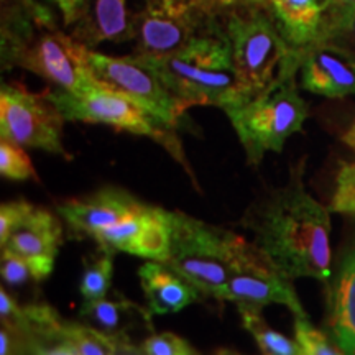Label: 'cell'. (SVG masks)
Listing matches in <instances>:
<instances>
[{
  "mask_svg": "<svg viewBox=\"0 0 355 355\" xmlns=\"http://www.w3.org/2000/svg\"><path fill=\"white\" fill-rule=\"evenodd\" d=\"M114 255V250L99 247L96 254L84 259L81 285H79L84 301H97L107 296L112 285Z\"/></svg>",
  "mask_w": 355,
  "mask_h": 355,
  "instance_id": "cell-22",
  "label": "cell"
},
{
  "mask_svg": "<svg viewBox=\"0 0 355 355\" xmlns=\"http://www.w3.org/2000/svg\"><path fill=\"white\" fill-rule=\"evenodd\" d=\"M193 2L219 20L241 8L270 7L268 0H193Z\"/></svg>",
  "mask_w": 355,
  "mask_h": 355,
  "instance_id": "cell-32",
  "label": "cell"
},
{
  "mask_svg": "<svg viewBox=\"0 0 355 355\" xmlns=\"http://www.w3.org/2000/svg\"><path fill=\"white\" fill-rule=\"evenodd\" d=\"M316 43L332 44L355 55V7H331L313 44Z\"/></svg>",
  "mask_w": 355,
  "mask_h": 355,
  "instance_id": "cell-23",
  "label": "cell"
},
{
  "mask_svg": "<svg viewBox=\"0 0 355 355\" xmlns=\"http://www.w3.org/2000/svg\"><path fill=\"white\" fill-rule=\"evenodd\" d=\"M69 35L89 50L101 43H125L135 40L133 13L127 0H81Z\"/></svg>",
  "mask_w": 355,
  "mask_h": 355,
  "instance_id": "cell-14",
  "label": "cell"
},
{
  "mask_svg": "<svg viewBox=\"0 0 355 355\" xmlns=\"http://www.w3.org/2000/svg\"><path fill=\"white\" fill-rule=\"evenodd\" d=\"M219 301H232L235 304L261 306L278 303L291 309L296 316H306L291 279L279 275L275 268L250 270L234 275L222 291Z\"/></svg>",
  "mask_w": 355,
  "mask_h": 355,
  "instance_id": "cell-15",
  "label": "cell"
},
{
  "mask_svg": "<svg viewBox=\"0 0 355 355\" xmlns=\"http://www.w3.org/2000/svg\"><path fill=\"white\" fill-rule=\"evenodd\" d=\"M171 245V211L146 206L141 229L133 243L132 254L152 261H165Z\"/></svg>",
  "mask_w": 355,
  "mask_h": 355,
  "instance_id": "cell-20",
  "label": "cell"
},
{
  "mask_svg": "<svg viewBox=\"0 0 355 355\" xmlns=\"http://www.w3.org/2000/svg\"><path fill=\"white\" fill-rule=\"evenodd\" d=\"M2 68H21L68 92H83L97 79L87 64V46L56 25L40 0H0Z\"/></svg>",
  "mask_w": 355,
  "mask_h": 355,
  "instance_id": "cell-2",
  "label": "cell"
},
{
  "mask_svg": "<svg viewBox=\"0 0 355 355\" xmlns=\"http://www.w3.org/2000/svg\"><path fill=\"white\" fill-rule=\"evenodd\" d=\"M327 327L347 355H355V239L340 257L327 285Z\"/></svg>",
  "mask_w": 355,
  "mask_h": 355,
  "instance_id": "cell-16",
  "label": "cell"
},
{
  "mask_svg": "<svg viewBox=\"0 0 355 355\" xmlns=\"http://www.w3.org/2000/svg\"><path fill=\"white\" fill-rule=\"evenodd\" d=\"M87 64L97 81L127 96L166 125L178 127L186 110L144 58L133 53L115 58L87 50Z\"/></svg>",
  "mask_w": 355,
  "mask_h": 355,
  "instance_id": "cell-10",
  "label": "cell"
},
{
  "mask_svg": "<svg viewBox=\"0 0 355 355\" xmlns=\"http://www.w3.org/2000/svg\"><path fill=\"white\" fill-rule=\"evenodd\" d=\"M144 60L153 66L184 110L193 105H216L224 110L247 101L224 30L199 38L176 55Z\"/></svg>",
  "mask_w": 355,
  "mask_h": 355,
  "instance_id": "cell-5",
  "label": "cell"
},
{
  "mask_svg": "<svg viewBox=\"0 0 355 355\" xmlns=\"http://www.w3.org/2000/svg\"><path fill=\"white\" fill-rule=\"evenodd\" d=\"M295 336L304 355H347L334 339H329L308 321V316H296Z\"/></svg>",
  "mask_w": 355,
  "mask_h": 355,
  "instance_id": "cell-26",
  "label": "cell"
},
{
  "mask_svg": "<svg viewBox=\"0 0 355 355\" xmlns=\"http://www.w3.org/2000/svg\"><path fill=\"white\" fill-rule=\"evenodd\" d=\"M268 3L286 43L293 50H304L316 42L332 0H268Z\"/></svg>",
  "mask_w": 355,
  "mask_h": 355,
  "instance_id": "cell-19",
  "label": "cell"
},
{
  "mask_svg": "<svg viewBox=\"0 0 355 355\" xmlns=\"http://www.w3.org/2000/svg\"><path fill=\"white\" fill-rule=\"evenodd\" d=\"M33 343L30 337L15 327L2 324L0 329V355H26L32 350Z\"/></svg>",
  "mask_w": 355,
  "mask_h": 355,
  "instance_id": "cell-33",
  "label": "cell"
},
{
  "mask_svg": "<svg viewBox=\"0 0 355 355\" xmlns=\"http://www.w3.org/2000/svg\"><path fill=\"white\" fill-rule=\"evenodd\" d=\"M48 99L56 105L66 121L102 123L117 130L130 132L133 135L150 137L166 148V152L184 168L194 180L183 146L176 135V128L166 125L141 105L128 99L127 96L102 84L86 89L83 92H68L63 89H48ZM196 181V180H194Z\"/></svg>",
  "mask_w": 355,
  "mask_h": 355,
  "instance_id": "cell-6",
  "label": "cell"
},
{
  "mask_svg": "<svg viewBox=\"0 0 355 355\" xmlns=\"http://www.w3.org/2000/svg\"><path fill=\"white\" fill-rule=\"evenodd\" d=\"M139 277L144 290L146 308L152 314H171L198 301L199 293L188 279L163 261H145Z\"/></svg>",
  "mask_w": 355,
  "mask_h": 355,
  "instance_id": "cell-18",
  "label": "cell"
},
{
  "mask_svg": "<svg viewBox=\"0 0 355 355\" xmlns=\"http://www.w3.org/2000/svg\"><path fill=\"white\" fill-rule=\"evenodd\" d=\"M133 55L168 58L186 50L199 38L222 32V20L212 17L193 0H145L133 13Z\"/></svg>",
  "mask_w": 355,
  "mask_h": 355,
  "instance_id": "cell-8",
  "label": "cell"
},
{
  "mask_svg": "<svg viewBox=\"0 0 355 355\" xmlns=\"http://www.w3.org/2000/svg\"><path fill=\"white\" fill-rule=\"evenodd\" d=\"M144 206L125 189L104 188L79 199L58 204V214L63 217L69 234L81 239H94L101 230L110 227L123 216Z\"/></svg>",
  "mask_w": 355,
  "mask_h": 355,
  "instance_id": "cell-12",
  "label": "cell"
},
{
  "mask_svg": "<svg viewBox=\"0 0 355 355\" xmlns=\"http://www.w3.org/2000/svg\"><path fill=\"white\" fill-rule=\"evenodd\" d=\"M301 51V86L314 94L332 97L355 96V55L316 43Z\"/></svg>",
  "mask_w": 355,
  "mask_h": 355,
  "instance_id": "cell-13",
  "label": "cell"
},
{
  "mask_svg": "<svg viewBox=\"0 0 355 355\" xmlns=\"http://www.w3.org/2000/svg\"><path fill=\"white\" fill-rule=\"evenodd\" d=\"M0 173L8 180H37V171L30 162L28 155L25 153L24 146L12 144V141H0Z\"/></svg>",
  "mask_w": 355,
  "mask_h": 355,
  "instance_id": "cell-27",
  "label": "cell"
},
{
  "mask_svg": "<svg viewBox=\"0 0 355 355\" xmlns=\"http://www.w3.org/2000/svg\"><path fill=\"white\" fill-rule=\"evenodd\" d=\"M304 162L293 166L290 180L248 206L242 225L255 247L288 279L316 278L329 285V211L306 191Z\"/></svg>",
  "mask_w": 355,
  "mask_h": 355,
  "instance_id": "cell-1",
  "label": "cell"
},
{
  "mask_svg": "<svg viewBox=\"0 0 355 355\" xmlns=\"http://www.w3.org/2000/svg\"><path fill=\"white\" fill-rule=\"evenodd\" d=\"M33 206L26 201L6 202L0 207V245H3L7 237L21 220L28 216Z\"/></svg>",
  "mask_w": 355,
  "mask_h": 355,
  "instance_id": "cell-31",
  "label": "cell"
},
{
  "mask_svg": "<svg viewBox=\"0 0 355 355\" xmlns=\"http://www.w3.org/2000/svg\"><path fill=\"white\" fill-rule=\"evenodd\" d=\"M66 119L46 94H35L21 84L0 89V135L20 146L71 158L63 145Z\"/></svg>",
  "mask_w": 355,
  "mask_h": 355,
  "instance_id": "cell-9",
  "label": "cell"
},
{
  "mask_svg": "<svg viewBox=\"0 0 355 355\" xmlns=\"http://www.w3.org/2000/svg\"><path fill=\"white\" fill-rule=\"evenodd\" d=\"M331 211L355 216V163L343 166V170L337 175Z\"/></svg>",
  "mask_w": 355,
  "mask_h": 355,
  "instance_id": "cell-28",
  "label": "cell"
},
{
  "mask_svg": "<svg viewBox=\"0 0 355 355\" xmlns=\"http://www.w3.org/2000/svg\"><path fill=\"white\" fill-rule=\"evenodd\" d=\"M63 239V225L50 211L35 207L12 230L3 243V250L24 259L32 268L35 282L50 277L55 268L58 248Z\"/></svg>",
  "mask_w": 355,
  "mask_h": 355,
  "instance_id": "cell-11",
  "label": "cell"
},
{
  "mask_svg": "<svg viewBox=\"0 0 355 355\" xmlns=\"http://www.w3.org/2000/svg\"><path fill=\"white\" fill-rule=\"evenodd\" d=\"M300 66L301 51L291 50L270 86L250 99L224 109L250 165H259L265 153L282 152L286 140L301 130L308 117V105L296 87Z\"/></svg>",
  "mask_w": 355,
  "mask_h": 355,
  "instance_id": "cell-4",
  "label": "cell"
},
{
  "mask_svg": "<svg viewBox=\"0 0 355 355\" xmlns=\"http://www.w3.org/2000/svg\"><path fill=\"white\" fill-rule=\"evenodd\" d=\"M216 355H237V354L232 352V350H227V349H220L219 352H217Z\"/></svg>",
  "mask_w": 355,
  "mask_h": 355,
  "instance_id": "cell-38",
  "label": "cell"
},
{
  "mask_svg": "<svg viewBox=\"0 0 355 355\" xmlns=\"http://www.w3.org/2000/svg\"><path fill=\"white\" fill-rule=\"evenodd\" d=\"M331 7H355V0H332Z\"/></svg>",
  "mask_w": 355,
  "mask_h": 355,
  "instance_id": "cell-37",
  "label": "cell"
},
{
  "mask_svg": "<svg viewBox=\"0 0 355 355\" xmlns=\"http://www.w3.org/2000/svg\"><path fill=\"white\" fill-rule=\"evenodd\" d=\"M53 2L60 7L61 15H63L64 26H69L73 24V20L76 19L79 2H81V0H53Z\"/></svg>",
  "mask_w": 355,
  "mask_h": 355,
  "instance_id": "cell-35",
  "label": "cell"
},
{
  "mask_svg": "<svg viewBox=\"0 0 355 355\" xmlns=\"http://www.w3.org/2000/svg\"><path fill=\"white\" fill-rule=\"evenodd\" d=\"M0 273H2V279L10 286H21L33 279L32 268L24 259L19 255L12 254V252L3 250L2 248V261H0Z\"/></svg>",
  "mask_w": 355,
  "mask_h": 355,
  "instance_id": "cell-30",
  "label": "cell"
},
{
  "mask_svg": "<svg viewBox=\"0 0 355 355\" xmlns=\"http://www.w3.org/2000/svg\"><path fill=\"white\" fill-rule=\"evenodd\" d=\"M232 61L247 99L263 91L277 76L293 48L279 32L270 7H248L222 19Z\"/></svg>",
  "mask_w": 355,
  "mask_h": 355,
  "instance_id": "cell-7",
  "label": "cell"
},
{
  "mask_svg": "<svg viewBox=\"0 0 355 355\" xmlns=\"http://www.w3.org/2000/svg\"><path fill=\"white\" fill-rule=\"evenodd\" d=\"M201 295L219 301L234 275L273 268L254 242L184 212H171V245L165 261Z\"/></svg>",
  "mask_w": 355,
  "mask_h": 355,
  "instance_id": "cell-3",
  "label": "cell"
},
{
  "mask_svg": "<svg viewBox=\"0 0 355 355\" xmlns=\"http://www.w3.org/2000/svg\"><path fill=\"white\" fill-rule=\"evenodd\" d=\"M237 308L241 313L243 327L254 336L261 350V355H304L298 340L288 339L286 336L279 334L265 322L260 313L261 308L247 304H237Z\"/></svg>",
  "mask_w": 355,
  "mask_h": 355,
  "instance_id": "cell-21",
  "label": "cell"
},
{
  "mask_svg": "<svg viewBox=\"0 0 355 355\" xmlns=\"http://www.w3.org/2000/svg\"><path fill=\"white\" fill-rule=\"evenodd\" d=\"M343 140L355 152V121L352 123V127H350L349 130H347V133H345V135H344Z\"/></svg>",
  "mask_w": 355,
  "mask_h": 355,
  "instance_id": "cell-36",
  "label": "cell"
},
{
  "mask_svg": "<svg viewBox=\"0 0 355 355\" xmlns=\"http://www.w3.org/2000/svg\"><path fill=\"white\" fill-rule=\"evenodd\" d=\"M148 204L139 207V209L132 211L130 214L123 216L121 220L115 222L110 227L101 230L99 234L94 235L92 241H96L101 248H109L114 252H125L132 254L133 243H135L137 235L141 229V222H144V214Z\"/></svg>",
  "mask_w": 355,
  "mask_h": 355,
  "instance_id": "cell-25",
  "label": "cell"
},
{
  "mask_svg": "<svg viewBox=\"0 0 355 355\" xmlns=\"http://www.w3.org/2000/svg\"><path fill=\"white\" fill-rule=\"evenodd\" d=\"M33 355H81L78 349L68 340H58L55 345H44L43 343L32 345Z\"/></svg>",
  "mask_w": 355,
  "mask_h": 355,
  "instance_id": "cell-34",
  "label": "cell"
},
{
  "mask_svg": "<svg viewBox=\"0 0 355 355\" xmlns=\"http://www.w3.org/2000/svg\"><path fill=\"white\" fill-rule=\"evenodd\" d=\"M141 349L146 355H199L184 339L171 332L150 336Z\"/></svg>",
  "mask_w": 355,
  "mask_h": 355,
  "instance_id": "cell-29",
  "label": "cell"
},
{
  "mask_svg": "<svg viewBox=\"0 0 355 355\" xmlns=\"http://www.w3.org/2000/svg\"><path fill=\"white\" fill-rule=\"evenodd\" d=\"M79 316L83 322L114 337L123 349H132V344L128 343L130 331L137 327L153 329L152 311L123 298L121 293H115L114 298L110 300L102 298L97 301H84Z\"/></svg>",
  "mask_w": 355,
  "mask_h": 355,
  "instance_id": "cell-17",
  "label": "cell"
},
{
  "mask_svg": "<svg viewBox=\"0 0 355 355\" xmlns=\"http://www.w3.org/2000/svg\"><path fill=\"white\" fill-rule=\"evenodd\" d=\"M60 340H68L81 355H117L123 349L114 337L97 331L86 322H66L61 329Z\"/></svg>",
  "mask_w": 355,
  "mask_h": 355,
  "instance_id": "cell-24",
  "label": "cell"
}]
</instances>
